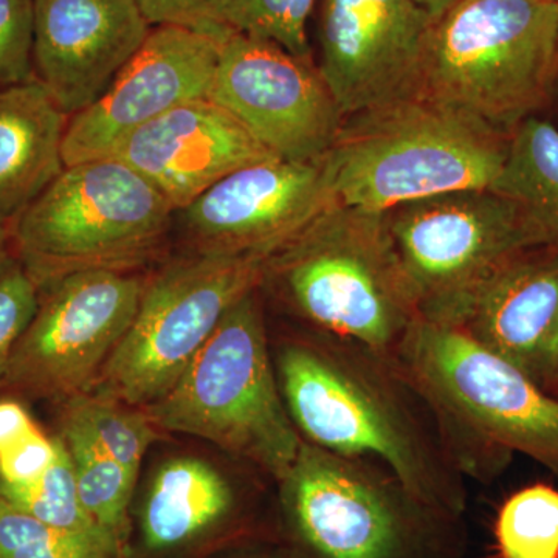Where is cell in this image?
<instances>
[{
  "label": "cell",
  "instance_id": "19",
  "mask_svg": "<svg viewBox=\"0 0 558 558\" xmlns=\"http://www.w3.org/2000/svg\"><path fill=\"white\" fill-rule=\"evenodd\" d=\"M444 325L542 385L558 348V250H524L502 260Z\"/></svg>",
  "mask_w": 558,
  "mask_h": 558
},
{
  "label": "cell",
  "instance_id": "24",
  "mask_svg": "<svg viewBox=\"0 0 558 558\" xmlns=\"http://www.w3.org/2000/svg\"><path fill=\"white\" fill-rule=\"evenodd\" d=\"M494 537L498 558H558V488L538 483L510 495Z\"/></svg>",
  "mask_w": 558,
  "mask_h": 558
},
{
  "label": "cell",
  "instance_id": "31",
  "mask_svg": "<svg viewBox=\"0 0 558 558\" xmlns=\"http://www.w3.org/2000/svg\"><path fill=\"white\" fill-rule=\"evenodd\" d=\"M135 3L150 27L178 25L222 40L231 35L208 20L207 0H135Z\"/></svg>",
  "mask_w": 558,
  "mask_h": 558
},
{
  "label": "cell",
  "instance_id": "2",
  "mask_svg": "<svg viewBox=\"0 0 558 558\" xmlns=\"http://www.w3.org/2000/svg\"><path fill=\"white\" fill-rule=\"evenodd\" d=\"M395 357L432 402L465 478H495L512 453L558 476V396L519 366L418 317Z\"/></svg>",
  "mask_w": 558,
  "mask_h": 558
},
{
  "label": "cell",
  "instance_id": "34",
  "mask_svg": "<svg viewBox=\"0 0 558 558\" xmlns=\"http://www.w3.org/2000/svg\"><path fill=\"white\" fill-rule=\"evenodd\" d=\"M13 240H11V222L0 216V269L10 263L13 256Z\"/></svg>",
  "mask_w": 558,
  "mask_h": 558
},
{
  "label": "cell",
  "instance_id": "26",
  "mask_svg": "<svg viewBox=\"0 0 558 558\" xmlns=\"http://www.w3.org/2000/svg\"><path fill=\"white\" fill-rule=\"evenodd\" d=\"M0 558H126L119 543L44 523L0 497Z\"/></svg>",
  "mask_w": 558,
  "mask_h": 558
},
{
  "label": "cell",
  "instance_id": "11",
  "mask_svg": "<svg viewBox=\"0 0 558 558\" xmlns=\"http://www.w3.org/2000/svg\"><path fill=\"white\" fill-rule=\"evenodd\" d=\"M145 279L83 270L39 286V306L3 381L49 398L90 391L137 314Z\"/></svg>",
  "mask_w": 558,
  "mask_h": 558
},
{
  "label": "cell",
  "instance_id": "13",
  "mask_svg": "<svg viewBox=\"0 0 558 558\" xmlns=\"http://www.w3.org/2000/svg\"><path fill=\"white\" fill-rule=\"evenodd\" d=\"M337 201L326 160L274 159L231 172L175 211V227L205 255L270 258Z\"/></svg>",
  "mask_w": 558,
  "mask_h": 558
},
{
  "label": "cell",
  "instance_id": "4",
  "mask_svg": "<svg viewBox=\"0 0 558 558\" xmlns=\"http://www.w3.org/2000/svg\"><path fill=\"white\" fill-rule=\"evenodd\" d=\"M270 289L312 329L395 355L417 318L387 213L333 201L270 256Z\"/></svg>",
  "mask_w": 558,
  "mask_h": 558
},
{
  "label": "cell",
  "instance_id": "7",
  "mask_svg": "<svg viewBox=\"0 0 558 558\" xmlns=\"http://www.w3.org/2000/svg\"><path fill=\"white\" fill-rule=\"evenodd\" d=\"M558 80V2L459 0L433 22L421 97L510 134Z\"/></svg>",
  "mask_w": 558,
  "mask_h": 558
},
{
  "label": "cell",
  "instance_id": "29",
  "mask_svg": "<svg viewBox=\"0 0 558 558\" xmlns=\"http://www.w3.org/2000/svg\"><path fill=\"white\" fill-rule=\"evenodd\" d=\"M36 0H0V86L33 78Z\"/></svg>",
  "mask_w": 558,
  "mask_h": 558
},
{
  "label": "cell",
  "instance_id": "9",
  "mask_svg": "<svg viewBox=\"0 0 558 558\" xmlns=\"http://www.w3.org/2000/svg\"><path fill=\"white\" fill-rule=\"evenodd\" d=\"M269 258L191 253L145 282L126 336L98 376L97 391L146 409L189 368L234 304L263 286Z\"/></svg>",
  "mask_w": 558,
  "mask_h": 558
},
{
  "label": "cell",
  "instance_id": "36",
  "mask_svg": "<svg viewBox=\"0 0 558 558\" xmlns=\"http://www.w3.org/2000/svg\"><path fill=\"white\" fill-rule=\"evenodd\" d=\"M542 387L549 391L550 395L558 396V348L553 362H550L548 373H546L545 379H543Z\"/></svg>",
  "mask_w": 558,
  "mask_h": 558
},
{
  "label": "cell",
  "instance_id": "33",
  "mask_svg": "<svg viewBox=\"0 0 558 558\" xmlns=\"http://www.w3.org/2000/svg\"><path fill=\"white\" fill-rule=\"evenodd\" d=\"M209 558V557H208ZM211 558H296L277 537L247 539L211 553Z\"/></svg>",
  "mask_w": 558,
  "mask_h": 558
},
{
  "label": "cell",
  "instance_id": "1",
  "mask_svg": "<svg viewBox=\"0 0 558 558\" xmlns=\"http://www.w3.org/2000/svg\"><path fill=\"white\" fill-rule=\"evenodd\" d=\"M271 347L279 388L304 442L376 462L413 494L464 519L468 478L438 414L395 355L312 329Z\"/></svg>",
  "mask_w": 558,
  "mask_h": 558
},
{
  "label": "cell",
  "instance_id": "15",
  "mask_svg": "<svg viewBox=\"0 0 558 558\" xmlns=\"http://www.w3.org/2000/svg\"><path fill=\"white\" fill-rule=\"evenodd\" d=\"M223 40L178 25L150 28L108 90L69 117L65 167L108 159L140 128L185 102L208 98Z\"/></svg>",
  "mask_w": 558,
  "mask_h": 558
},
{
  "label": "cell",
  "instance_id": "10",
  "mask_svg": "<svg viewBox=\"0 0 558 558\" xmlns=\"http://www.w3.org/2000/svg\"><path fill=\"white\" fill-rule=\"evenodd\" d=\"M388 229L417 317L447 323L502 260L538 248L512 201L459 190L387 211Z\"/></svg>",
  "mask_w": 558,
  "mask_h": 558
},
{
  "label": "cell",
  "instance_id": "5",
  "mask_svg": "<svg viewBox=\"0 0 558 558\" xmlns=\"http://www.w3.org/2000/svg\"><path fill=\"white\" fill-rule=\"evenodd\" d=\"M509 135L425 97L349 117L325 157L337 199L387 213L425 197L490 189Z\"/></svg>",
  "mask_w": 558,
  "mask_h": 558
},
{
  "label": "cell",
  "instance_id": "12",
  "mask_svg": "<svg viewBox=\"0 0 558 558\" xmlns=\"http://www.w3.org/2000/svg\"><path fill=\"white\" fill-rule=\"evenodd\" d=\"M208 98L284 160L325 159L347 121L314 61L240 33L220 46Z\"/></svg>",
  "mask_w": 558,
  "mask_h": 558
},
{
  "label": "cell",
  "instance_id": "3",
  "mask_svg": "<svg viewBox=\"0 0 558 558\" xmlns=\"http://www.w3.org/2000/svg\"><path fill=\"white\" fill-rule=\"evenodd\" d=\"M278 538L296 558H465L464 519L389 470L301 442L279 483Z\"/></svg>",
  "mask_w": 558,
  "mask_h": 558
},
{
  "label": "cell",
  "instance_id": "37",
  "mask_svg": "<svg viewBox=\"0 0 558 558\" xmlns=\"http://www.w3.org/2000/svg\"><path fill=\"white\" fill-rule=\"evenodd\" d=\"M553 2H558V0H553Z\"/></svg>",
  "mask_w": 558,
  "mask_h": 558
},
{
  "label": "cell",
  "instance_id": "16",
  "mask_svg": "<svg viewBox=\"0 0 558 558\" xmlns=\"http://www.w3.org/2000/svg\"><path fill=\"white\" fill-rule=\"evenodd\" d=\"M150 28L135 0H36L33 78L75 116L108 90Z\"/></svg>",
  "mask_w": 558,
  "mask_h": 558
},
{
  "label": "cell",
  "instance_id": "8",
  "mask_svg": "<svg viewBox=\"0 0 558 558\" xmlns=\"http://www.w3.org/2000/svg\"><path fill=\"white\" fill-rule=\"evenodd\" d=\"M174 227L170 202L108 157L65 167L11 220V240L43 286L75 271H134L159 255Z\"/></svg>",
  "mask_w": 558,
  "mask_h": 558
},
{
  "label": "cell",
  "instance_id": "30",
  "mask_svg": "<svg viewBox=\"0 0 558 558\" xmlns=\"http://www.w3.org/2000/svg\"><path fill=\"white\" fill-rule=\"evenodd\" d=\"M58 454V436L49 438L40 429L0 453V484L25 486L46 475Z\"/></svg>",
  "mask_w": 558,
  "mask_h": 558
},
{
  "label": "cell",
  "instance_id": "35",
  "mask_svg": "<svg viewBox=\"0 0 558 558\" xmlns=\"http://www.w3.org/2000/svg\"><path fill=\"white\" fill-rule=\"evenodd\" d=\"M433 21H438L451 9L457 5L459 0H414Z\"/></svg>",
  "mask_w": 558,
  "mask_h": 558
},
{
  "label": "cell",
  "instance_id": "22",
  "mask_svg": "<svg viewBox=\"0 0 558 558\" xmlns=\"http://www.w3.org/2000/svg\"><path fill=\"white\" fill-rule=\"evenodd\" d=\"M61 438L72 461L81 502L90 519L128 553L135 478L116 461L83 425L62 418Z\"/></svg>",
  "mask_w": 558,
  "mask_h": 558
},
{
  "label": "cell",
  "instance_id": "25",
  "mask_svg": "<svg viewBox=\"0 0 558 558\" xmlns=\"http://www.w3.org/2000/svg\"><path fill=\"white\" fill-rule=\"evenodd\" d=\"M314 7L315 0H207V16L226 31L270 40L312 61L307 22Z\"/></svg>",
  "mask_w": 558,
  "mask_h": 558
},
{
  "label": "cell",
  "instance_id": "23",
  "mask_svg": "<svg viewBox=\"0 0 558 558\" xmlns=\"http://www.w3.org/2000/svg\"><path fill=\"white\" fill-rule=\"evenodd\" d=\"M142 410L112 396L86 391L68 400L64 416L83 425L110 457L138 478L143 458L157 439L156 424Z\"/></svg>",
  "mask_w": 558,
  "mask_h": 558
},
{
  "label": "cell",
  "instance_id": "14",
  "mask_svg": "<svg viewBox=\"0 0 558 558\" xmlns=\"http://www.w3.org/2000/svg\"><path fill=\"white\" fill-rule=\"evenodd\" d=\"M433 22L414 0H322L317 68L344 119L421 97Z\"/></svg>",
  "mask_w": 558,
  "mask_h": 558
},
{
  "label": "cell",
  "instance_id": "28",
  "mask_svg": "<svg viewBox=\"0 0 558 558\" xmlns=\"http://www.w3.org/2000/svg\"><path fill=\"white\" fill-rule=\"evenodd\" d=\"M38 306V282L20 259H11L0 269V381H3L11 354L31 326Z\"/></svg>",
  "mask_w": 558,
  "mask_h": 558
},
{
  "label": "cell",
  "instance_id": "32",
  "mask_svg": "<svg viewBox=\"0 0 558 558\" xmlns=\"http://www.w3.org/2000/svg\"><path fill=\"white\" fill-rule=\"evenodd\" d=\"M28 411L14 400H0V453L38 429Z\"/></svg>",
  "mask_w": 558,
  "mask_h": 558
},
{
  "label": "cell",
  "instance_id": "17",
  "mask_svg": "<svg viewBox=\"0 0 558 558\" xmlns=\"http://www.w3.org/2000/svg\"><path fill=\"white\" fill-rule=\"evenodd\" d=\"M264 537L277 535L264 531L229 476L199 458H175L131 513L126 558H202L209 549Z\"/></svg>",
  "mask_w": 558,
  "mask_h": 558
},
{
  "label": "cell",
  "instance_id": "21",
  "mask_svg": "<svg viewBox=\"0 0 558 558\" xmlns=\"http://www.w3.org/2000/svg\"><path fill=\"white\" fill-rule=\"evenodd\" d=\"M490 190L519 207L538 248L558 250L557 128L531 117L510 132L505 165Z\"/></svg>",
  "mask_w": 558,
  "mask_h": 558
},
{
  "label": "cell",
  "instance_id": "20",
  "mask_svg": "<svg viewBox=\"0 0 558 558\" xmlns=\"http://www.w3.org/2000/svg\"><path fill=\"white\" fill-rule=\"evenodd\" d=\"M69 117L38 80L0 86V216L14 220L64 170Z\"/></svg>",
  "mask_w": 558,
  "mask_h": 558
},
{
  "label": "cell",
  "instance_id": "6",
  "mask_svg": "<svg viewBox=\"0 0 558 558\" xmlns=\"http://www.w3.org/2000/svg\"><path fill=\"white\" fill-rule=\"evenodd\" d=\"M156 427L196 436L277 484L301 436L282 398L260 289L231 307L174 387L146 407Z\"/></svg>",
  "mask_w": 558,
  "mask_h": 558
},
{
  "label": "cell",
  "instance_id": "27",
  "mask_svg": "<svg viewBox=\"0 0 558 558\" xmlns=\"http://www.w3.org/2000/svg\"><path fill=\"white\" fill-rule=\"evenodd\" d=\"M0 497L51 526L81 532V534L98 535V537L117 542L108 532L102 531L84 509L78 487H76L72 461L61 436H58L57 459L47 470L46 475L25 486L0 484Z\"/></svg>",
  "mask_w": 558,
  "mask_h": 558
},
{
  "label": "cell",
  "instance_id": "18",
  "mask_svg": "<svg viewBox=\"0 0 558 558\" xmlns=\"http://www.w3.org/2000/svg\"><path fill=\"white\" fill-rule=\"evenodd\" d=\"M185 208L231 172L274 154L209 98L185 102L140 128L110 154Z\"/></svg>",
  "mask_w": 558,
  "mask_h": 558
}]
</instances>
